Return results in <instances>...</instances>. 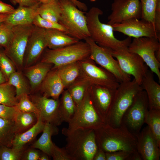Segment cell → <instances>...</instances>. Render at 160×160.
I'll list each match as a JSON object with an SVG mask.
<instances>
[{
  "instance_id": "1",
  "label": "cell",
  "mask_w": 160,
  "mask_h": 160,
  "mask_svg": "<svg viewBox=\"0 0 160 160\" xmlns=\"http://www.w3.org/2000/svg\"><path fill=\"white\" fill-rule=\"evenodd\" d=\"M94 130L97 147L105 153L119 151L132 153L137 152L136 137L123 123L118 127L105 123Z\"/></svg>"
},
{
  "instance_id": "2",
  "label": "cell",
  "mask_w": 160,
  "mask_h": 160,
  "mask_svg": "<svg viewBox=\"0 0 160 160\" xmlns=\"http://www.w3.org/2000/svg\"><path fill=\"white\" fill-rule=\"evenodd\" d=\"M85 13L90 37L97 44L111 51L128 49L131 38L128 37L123 40L116 38L112 25L100 21L99 16L103 14L101 10L93 7Z\"/></svg>"
},
{
  "instance_id": "3",
  "label": "cell",
  "mask_w": 160,
  "mask_h": 160,
  "mask_svg": "<svg viewBox=\"0 0 160 160\" xmlns=\"http://www.w3.org/2000/svg\"><path fill=\"white\" fill-rule=\"evenodd\" d=\"M62 133L66 137L65 148L71 160H93L98 148L94 129L80 128Z\"/></svg>"
},
{
  "instance_id": "4",
  "label": "cell",
  "mask_w": 160,
  "mask_h": 160,
  "mask_svg": "<svg viewBox=\"0 0 160 160\" xmlns=\"http://www.w3.org/2000/svg\"><path fill=\"white\" fill-rule=\"evenodd\" d=\"M143 90L141 85L134 79L120 83L116 89L105 123L113 127L119 126L134 97Z\"/></svg>"
},
{
  "instance_id": "5",
  "label": "cell",
  "mask_w": 160,
  "mask_h": 160,
  "mask_svg": "<svg viewBox=\"0 0 160 160\" xmlns=\"http://www.w3.org/2000/svg\"><path fill=\"white\" fill-rule=\"evenodd\" d=\"M90 54L89 44L85 41H79L62 48L46 50L41 62L53 65L52 69H55L86 59Z\"/></svg>"
},
{
  "instance_id": "6",
  "label": "cell",
  "mask_w": 160,
  "mask_h": 160,
  "mask_svg": "<svg viewBox=\"0 0 160 160\" xmlns=\"http://www.w3.org/2000/svg\"><path fill=\"white\" fill-rule=\"evenodd\" d=\"M59 1L62 12L58 23L67 30L68 34L79 40L90 37L85 12L70 0Z\"/></svg>"
},
{
  "instance_id": "7",
  "label": "cell",
  "mask_w": 160,
  "mask_h": 160,
  "mask_svg": "<svg viewBox=\"0 0 160 160\" xmlns=\"http://www.w3.org/2000/svg\"><path fill=\"white\" fill-rule=\"evenodd\" d=\"M68 123V128H63L62 131L69 132L80 128L95 129L105 123L94 106L89 88L82 101L76 107L73 116Z\"/></svg>"
},
{
  "instance_id": "8",
  "label": "cell",
  "mask_w": 160,
  "mask_h": 160,
  "mask_svg": "<svg viewBox=\"0 0 160 160\" xmlns=\"http://www.w3.org/2000/svg\"><path fill=\"white\" fill-rule=\"evenodd\" d=\"M34 26L33 24L13 26L9 44L3 50L16 67L19 69L23 66L28 40Z\"/></svg>"
},
{
  "instance_id": "9",
  "label": "cell",
  "mask_w": 160,
  "mask_h": 160,
  "mask_svg": "<svg viewBox=\"0 0 160 160\" xmlns=\"http://www.w3.org/2000/svg\"><path fill=\"white\" fill-rule=\"evenodd\" d=\"M160 41L155 37L134 38L128 47L130 52L140 56L148 67L160 81V62L156 58V51L160 48Z\"/></svg>"
},
{
  "instance_id": "10",
  "label": "cell",
  "mask_w": 160,
  "mask_h": 160,
  "mask_svg": "<svg viewBox=\"0 0 160 160\" xmlns=\"http://www.w3.org/2000/svg\"><path fill=\"white\" fill-rule=\"evenodd\" d=\"M89 46V57L95 62L113 74L120 83L131 80V76L121 69L118 61L115 59L111 51L97 44L90 37L84 39Z\"/></svg>"
},
{
  "instance_id": "11",
  "label": "cell",
  "mask_w": 160,
  "mask_h": 160,
  "mask_svg": "<svg viewBox=\"0 0 160 160\" xmlns=\"http://www.w3.org/2000/svg\"><path fill=\"white\" fill-rule=\"evenodd\" d=\"M148 110L147 96L145 91L143 90L134 97L123 116L122 122L135 135L140 132L145 123L146 115Z\"/></svg>"
},
{
  "instance_id": "12",
  "label": "cell",
  "mask_w": 160,
  "mask_h": 160,
  "mask_svg": "<svg viewBox=\"0 0 160 160\" xmlns=\"http://www.w3.org/2000/svg\"><path fill=\"white\" fill-rule=\"evenodd\" d=\"M111 51L118 61L122 70L133 76L136 81L141 85L148 70V66L141 57L136 54L129 52L128 49Z\"/></svg>"
},
{
  "instance_id": "13",
  "label": "cell",
  "mask_w": 160,
  "mask_h": 160,
  "mask_svg": "<svg viewBox=\"0 0 160 160\" xmlns=\"http://www.w3.org/2000/svg\"><path fill=\"white\" fill-rule=\"evenodd\" d=\"M80 68L84 73V80L91 85L97 84L116 89L120 83L112 73L97 66L89 57L79 61Z\"/></svg>"
},
{
  "instance_id": "14",
  "label": "cell",
  "mask_w": 160,
  "mask_h": 160,
  "mask_svg": "<svg viewBox=\"0 0 160 160\" xmlns=\"http://www.w3.org/2000/svg\"><path fill=\"white\" fill-rule=\"evenodd\" d=\"M114 31L122 33L129 37H155L160 41V33L154 25L145 20L132 18L112 25Z\"/></svg>"
},
{
  "instance_id": "15",
  "label": "cell",
  "mask_w": 160,
  "mask_h": 160,
  "mask_svg": "<svg viewBox=\"0 0 160 160\" xmlns=\"http://www.w3.org/2000/svg\"><path fill=\"white\" fill-rule=\"evenodd\" d=\"M107 24L112 25L132 18L140 19L142 8L140 0H114Z\"/></svg>"
},
{
  "instance_id": "16",
  "label": "cell",
  "mask_w": 160,
  "mask_h": 160,
  "mask_svg": "<svg viewBox=\"0 0 160 160\" xmlns=\"http://www.w3.org/2000/svg\"><path fill=\"white\" fill-rule=\"evenodd\" d=\"M29 98L38 109L39 116L44 122L56 126L63 122L60 111L58 99L49 98L44 95H31Z\"/></svg>"
},
{
  "instance_id": "17",
  "label": "cell",
  "mask_w": 160,
  "mask_h": 160,
  "mask_svg": "<svg viewBox=\"0 0 160 160\" xmlns=\"http://www.w3.org/2000/svg\"><path fill=\"white\" fill-rule=\"evenodd\" d=\"M47 47L45 29L34 25L29 36L24 55V63L25 68L33 65Z\"/></svg>"
},
{
  "instance_id": "18",
  "label": "cell",
  "mask_w": 160,
  "mask_h": 160,
  "mask_svg": "<svg viewBox=\"0 0 160 160\" xmlns=\"http://www.w3.org/2000/svg\"><path fill=\"white\" fill-rule=\"evenodd\" d=\"M137 151L142 159L159 160L160 147L147 126L135 135Z\"/></svg>"
},
{
  "instance_id": "19",
  "label": "cell",
  "mask_w": 160,
  "mask_h": 160,
  "mask_svg": "<svg viewBox=\"0 0 160 160\" xmlns=\"http://www.w3.org/2000/svg\"><path fill=\"white\" fill-rule=\"evenodd\" d=\"M89 90L95 109L105 123L116 89L93 84L90 86Z\"/></svg>"
},
{
  "instance_id": "20",
  "label": "cell",
  "mask_w": 160,
  "mask_h": 160,
  "mask_svg": "<svg viewBox=\"0 0 160 160\" xmlns=\"http://www.w3.org/2000/svg\"><path fill=\"white\" fill-rule=\"evenodd\" d=\"M140 85L146 93L149 109L160 110V85L155 81L151 70H148Z\"/></svg>"
},
{
  "instance_id": "21",
  "label": "cell",
  "mask_w": 160,
  "mask_h": 160,
  "mask_svg": "<svg viewBox=\"0 0 160 160\" xmlns=\"http://www.w3.org/2000/svg\"><path fill=\"white\" fill-rule=\"evenodd\" d=\"M40 86L44 95L56 100L58 99L65 88L57 68L52 69L48 73Z\"/></svg>"
},
{
  "instance_id": "22",
  "label": "cell",
  "mask_w": 160,
  "mask_h": 160,
  "mask_svg": "<svg viewBox=\"0 0 160 160\" xmlns=\"http://www.w3.org/2000/svg\"><path fill=\"white\" fill-rule=\"evenodd\" d=\"M41 4L33 7L19 6L8 15L5 22L12 26L33 24L34 18L39 14L38 9Z\"/></svg>"
},
{
  "instance_id": "23",
  "label": "cell",
  "mask_w": 160,
  "mask_h": 160,
  "mask_svg": "<svg viewBox=\"0 0 160 160\" xmlns=\"http://www.w3.org/2000/svg\"><path fill=\"white\" fill-rule=\"evenodd\" d=\"M45 124V123L39 116L37 122L32 127L22 133L15 134L12 148L19 151L23 150L26 145L43 131Z\"/></svg>"
},
{
  "instance_id": "24",
  "label": "cell",
  "mask_w": 160,
  "mask_h": 160,
  "mask_svg": "<svg viewBox=\"0 0 160 160\" xmlns=\"http://www.w3.org/2000/svg\"><path fill=\"white\" fill-rule=\"evenodd\" d=\"M51 65L41 62L25 68V76L29 81L31 91H34L40 86L50 71Z\"/></svg>"
},
{
  "instance_id": "25",
  "label": "cell",
  "mask_w": 160,
  "mask_h": 160,
  "mask_svg": "<svg viewBox=\"0 0 160 160\" xmlns=\"http://www.w3.org/2000/svg\"><path fill=\"white\" fill-rule=\"evenodd\" d=\"M45 29L47 47L49 49L62 48L79 41L78 39L62 31L55 29Z\"/></svg>"
},
{
  "instance_id": "26",
  "label": "cell",
  "mask_w": 160,
  "mask_h": 160,
  "mask_svg": "<svg viewBox=\"0 0 160 160\" xmlns=\"http://www.w3.org/2000/svg\"><path fill=\"white\" fill-rule=\"evenodd\" d=\"M42 132L40 137L33 144L32 147L39 149L51 156L53 143L52 137L58 134L59 129L57 126L49 123H45Z\"/></svg>"
},
{
  "instance_id": "27",
  "label": "cell",
  "mask_w": 160,
  "mask_h": 160,
  "mask_svg": "<svg viewBox=\"0 0 160 160\" xmlns=\"http://www.w3.org/2000/svg\"><path fill=\"white\" fill-rule=\"evenodd\" d=\"M38 116L33 113L18 111L14 121L13 131L15 134L24 132L32 127L36 123Z\"/></svg>"
},
{
  "instance_id": "28",
  "label": "cell",
  "mask_w": 160,
  "mask_h": 160,
  "mask_svg": "<svg viewBox=\"0 0 160 160\" xmlns=\"http://www.w3.org/2000/svg\"><path fill=\"white\" fill-rule=\"evenodd\" d=\"M78 62L68 64L57 68L64 87L72 84L79 75L80 67Z\"/></svg>"
},
{
  "instance_id": "29",
  "label": "cell",
  "mask_w": 160,
  "mask_h": 160,
  "mask_svg": "<svg viewBox=\"0 0 160 160\" xmlns=\"http://www.w3.org/2000/svg\"><path fill=\"white\" fill-rule=\"evenodd\" d=\"M62 94L60 111L63 122L68 123L73 116L76 106L68 90L63 92Z\"/></svg>"
},
{
  "instance_id": "30",
  "label": "cell",
  "mask_w": 160,
  "mask_h": 160,
  "mask_svg": "<svg viewBox=\"0 0 160 160\" xmlns=\"http://www.w3.org/2000/svg\"><path fill=\"white\" fill-rule=\"evenodd\" d=\"M38 11L42 17L56 22H59L62 12L59 0L47 4H41Z\"/></svg>"
},
{
  "instance_id": "31",
  "label": "cell",
  "mask_w": 160,
  "mask_h": 160,
  "mask_svg": "<svg viewBox=\"0 0 160 160\" xmlns=\"http://www.w3.org/2000/svg\"><path fill=\"white\" fill-rule=\"evenodd\" d=\"M160 147V110L149 109L145 120Z\"/></svg>"
},
{
  "instance_id": "32",
  "label": "cell",
  "mask_w": 160,
  "mask_h": 160,
  "mask_svg": "<svg viewBox=\"0 0 160 160\" xmlns=\"http://www.w3.org/2000/svg\"><path fill=\"white\" fill-rule=\"evenodd\" d=\"M14 122L0 118V148L5 146L12 148L15 134L13 131Z\"/></svg>"
},
{
  "instance_id": "33",
  "label": "cell",
  "mask_w": 160,
  "mask_h": 160,
  "mask_svg": "<svg viewBox=\"0 0 160 160\" xmlns=\"http://www.w3.org/2000/svg\"><path fill=\"white\" fill-rule=\"evenodd\" d=\"M17 102L14 87L7 81L0 84V104L14 106Z\"/></svg>"
},
{
  "instance_id": "34",
  "label": "cell",
  "mask_w": 160,
  "mask_h": 160,
  "mask_svg": "<svg viewBox=\"0 0 160 160\" xmlns=\"http://www.w3.org/2000/svg\"><path fill=\"white\" fill-rule=\"evenodd\" d=\"M7 82L15 89L17 97L24 94L29 95L31 90L23 74L16 71L9 76Z\"/></svg>"
},
{
  "instance_id": "35",
  "label": "cell",
  "mask_w": 160,
  "mask_h": 160,
  "mask_svg": "<svg viewBox=\"0 0 160 160\" xmlns=\"http://www.w3.org/2000/svg\"><path fill=\"white\" fill-rule=\"evenodd\" d=\"M142 8L141 19L149 22L154 25V16L158 0H140ZM155 26V25H154Z\"/></svg>"
},
{
  "instance_id": "36",
  "label": "cell",
  "mask_w": 160,
  "mask_h": 160,
  "mask_svg": "<svg viewBox=\"0 0 160 160\" xmlns=\"http://www.w3.org/2000/svg\"><path fill=\"white\" fill-rule=\"evenodd\" d=\"M17 98L18 102L16 106L19 111L25 112L33 113L38 116H39V111L30 99L28 94H23Z\"/></svg>"
},
{
  "instance_id": "37",
  "label": "cell",
  "mask_w": 160,
  "mask_h": 160,
  "mask_svg": "<svg viewBox=\"0 0 160 160\" xmlns=\"http://www.w3.org/2000/svg\"><path fill=\"white\" fill-rule=\"evenodd\" d=\"M3 50L0 51V69L7 81L10 76L16 71V67Z\"/></svg>"
},
{
  "instance_id": "38",
  "label": "cell",
  "mask_w": 160,
  "mask_h": 160,
  "mask_svg": "<svg viewBox=\"0 0 160 160\" xmlns=\"http://www.w3.org/2000/svg\"><path fill=\"white\" fill-rule=\"evenodd\" d=\"M33 24L45 29H55L62 31L68 34L67 30L58 22L51 21L42 17L38 14L34 18Z\"/></svg>"
},
{
  "instance_id": "39",
  "label": "cell",
  "mask_w": 160,
  "mask_h": 160,
  "mask_svg": "<svg viewBox=\"0 0 160 160\" xmlns=\"http://www.w3.org/2000/svg\"><path fill=\"white\" fill-rule=\"evenodd\" d=\"M87 82L84 80L81 83L77 84L68 90L76 107L82 101L87 90L85 85Z\"/></svg>"
},
{
  "instance_id": "40",
  "label": "cell",
  "mask_w": 160,
  "mask_h": 160,
  "mask_svg": "<svg viewBox=\"0 0 160 160\" xmlns=\"http://www.w3.org/2000/svg\"><path fill=\"white\" fill-rule=\"evenodd\" d=\"M23 152V150L19 151L3 146L0 148V160H20Z\"/></svg>"
},
{
  "instance_id": "41",
  "label": "cell",
  "mask_w": 160,
  "mask_h": 160,
  "mask_svg": "<svg viewBox=\"0 0 160 160\" xmlns=\"http://www.w3.org/2000/svg\"><path fill=\"white\" fill-rule=\"evenodd\" d=\"M13 27L6 22L0 24V46L4 49L9 43Z\"/></svg>"
},
{
  "instance_id": "42",
  "label": "cell",
  "mask_w": 160,
  "mask_h": 160,
  "mask_svg": "<svg viewBox=\"0 0 160 160\" xmlns=\"http://www.w3.org/2000/svg\"><path fill=\"white\" fill-rule=\"evenodd\" d=\"M18 111L16 106H11L0 104V118L14 122Z\"/></svg>"
},
{
  "instance_id": "43",
  "label": "cell",
  "mask_w": 160,
  "mask_h": 160,
  "mask_svg": "<svg viewBox=\"0 0 160 160\" xmlns=\"http://www.w3.org/2000/svg\"><path fill=\"white\" fill-rule=\"evenodd\" d=\"M51 156L54 160H71L65 147L60 148L53 143Z\"/></svg>"
},
{
  "instance_id": "44",
  "label": "cell",
  "mask_w": 160,
  "mask_h": 160,
  "mask_svg": "<svg viewBox=\"0 0 160 160\" xmlns=\"http://www.w3.org/2000/svg\"><path fill=\"white\" fill-rule=\"evenodd\" d=\"M105 153L106 160H131L132 156L135 153L123 151Z\"/></svg>"
},
{
  "instance_id": "45",
  "label": "cell",
  "mask_w": 160,
  "mask_h": 160,
  "mask_svg": "<svg viewBox=\"0 0 160 160\" xmlns=\"http://www.w3.org/2000/svg\"><path fill=\"white\" fill-rule=\"evenodd\" d=\"M41 152L37 149L32 148L23 151L21 160H39Z\"/></svg>"
},
{
  "instance_id": "46",
  "label": "cell",
  "mask_w": 160,
  "mask_h": 160,
  "mask_svg": "<svg viewBox=\"0 0 160 160\" xmlns=\"http://www.w3.org/2000/svg\"><path fill=\"white\" fill-rule=\"evenodd\" d=\"M14 5L18 4L19 6L33 7L41 4L38 0H9Z\"/></svg>"
},
{
  "instance_id": "47",
  "label": "cell",
  "mask_w": 160,
  "mask_h": 160,
  "mask_svg": "<svg viewBox=\"0 0 160 160\" xmlns=\"http://www.w3.org/2000/svg\"><path fill=\"white\" fill-rule=\"evenodd\" d=\"M15 9L11 5L0 1V14L9 15L13 13Z\"/></svg>"
},
{
  "instance_id": "48",
  "label": "cell",
  "mask_w": 160,
  "mask_h": 160,
  "mask_svg": "<svg viewBox=\"0 0 160 160\" xmlns=\"http://www.w3.org/2000/svg\"><path fill=\"white\" fill-rule=\"evenodd\" d=\"M154 24L155 28L160 33V0L157 3L154 16Z\"/></svg>"
},
{
  "instance_id": "49",
  "label": "cell",
  "mask_w": 160,
  "mask_h": 160,
  "mask_svg": "<svg viewBox=\"0 0 160 160\" xmlns=\"http://www.w3.org/2000/svg\"><path fill=\"white\" fill-rule=\"evenodd\" d=\"M93 160H106L105 152L98 148Z\"/></svg>"
},
{
  "instance_id": "50",
  "label": "cell",
  "mask_w": 160,
  "mask_h": 160,
  "mask_svg": "<svg viewBox=\"0 0 160 160\" xmlns=\"http://www.w3.org/2000/svg\"><path fill=\"white\" fill-rule=\"evenodd\" d=\"M80 10L83 11H86L87 10V6L84 3L81 2L77 0H70Z\"/></svg>"
},
{
  "instance_id": "51",
  "label": "cell",
  "mask_w": 160,
  "mask_h": 160,
  "mask_svg": "<svg viewBox=\"0 0 160 160\" xmlns=\"http://www.w3.org/2000/svg\"><path fill=\"white\" fill-rule=\"evenodd\" d=\"M49 156L43 152H41L39 160H49Z\"/></svg>"
},
{
  "instance_id": "52",
  "label": "cell",
  "mask_w": 160,
  "mask_h": 160,
  "mask_svg": "<svg viewBox=\"0 0 160 160\" xmlns=\"http://www.w3.org/2000/svg\"><path fill=\"white\" fill-rule=\"evenodd\" d=\"M9 15L0 14V24L5 22Z\"/></svg>"
},
{
  "instance_id": "53",
  "label": "cell",
  "mask_w": 160,
  "mask_h": 160,
  "mask_svg": "<svg viewBox=\"0 0 160 160\" xmlns=\"http://www.w3.org/2000/svg\"><path fill=\"white\" fill-rule=\"evenodd\" d=\"M7 82L5 77L0 69V84Z\"/></svg>"
},
{
  "instance_id": "54",
  "label": "cell",
  "mask_w": 160,
  "mask_h": 160,
  "mask_svg": "<svg viewBox=\"0 0 160 160\" xmlns=\"http://www.w3.org/2000/svg\"><path fill=\"white\" fill-rule=\"evenodd\" d=\"M155 56L157 60L160 62V48L156 51Z\"/></svg>"
},
{
  "instance_id": "55",
  "label": "cell",
  "mask_w": 160,
  "mask_h": 160,
  "mask_svg": "<svg viewBox=\"0 0 160 160\" xmlns=\"http://www.w3.org/2000/svg\"><path fill=\"white\" fill-rule=\"evenodd\" d=\"M41 4H47L51 3L55 0H38Z\"/></svg>"
},
{
  "instance_id": "56",
  "label": "cell",
  "mask_w": 160,
  "mask_h": 160,
  "mask_svg": "<svg viewBox=\"0 0 160 160\" xmlns=\"http://www.w3.org/2000/svg\"><path fill=\"white\" fill-rule=\"evenodd\" d=\"M2 47H1L0 46V51H1V50H2Z\"/></svg>"
},
{
  "instance_id": "57",
  "label": "cell",
  "mask_w": 160,
  "mask_h": 160,
  "mask_svg": "<svg viewBox=\"0 0 160 160\" xmlns=\"http://www.w3.org/2000/svg\"><path fill=\"white\" fill-rule=\"evenodd\" d=\"M96 0H90V1H96Z\"/></svg>"
}]
</instances>
